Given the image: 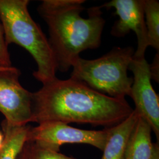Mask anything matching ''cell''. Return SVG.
<instances>
[{"mask_svg":"<svg viewBox=\"0 0 159 159\" xmlns=\"http://www.w3.org/2000/svg\"><path fill=\"white\" fill-rule=\"evenodd\" d=\"M3 139H4V136H3L2 134L0 132V148H1V147H2V145Z\"/></svg>","mask_w":159,"mask_h":159,"instance_id":"cell-17","label":"cell"},{"mask_svg":"<svg viewBox=\"0 0 159 159\" xmlns=\"http://www.w3.org/2000/svg\"><path fill=\"white\" fill-rule=\"evenodd\" d=\"M29 2L0 0V21L7 45L16 44L29 52L37 65L33 76L44 84L57 78V64L48 39L29 12Z\"/></svg>","mask_w":159,"mask_h":159,"instance_id":"cell-3","label":"cell"},{"mask_svg":"<svg viewBox=\"0 0 159 159\" xmlns=\"http://www.w3.org/2000/svg\"><path fill=\"white\" fill-rule=\"evenodd\" d=\"M0 66L5 67H12L11 61L8 45L6 43L4 30L0 21Z\"/></svg>","mask_w":159,"mask_h":159,"instance_id":"cell-14","label":"cell"},{"mask_svg":"<svg viewBox=\"0 0 159 159\" xmlns=\"http://www.w3.org/2000/svg\"><path fill=\"white\" fill-rule=\"evenodd\" d=\"M102 8L115 9L119 16L111 29V34L116 37H122L134 31L137 36V47L133 58H144L148 48V31L144 18V0H113L100 6Z\"/></svg>","mask_w":159,"mask_h":159,"instance_id":"cell-8","label":"cell"},{"mask_svg":"<svg viewBox=\"0 0 159 159\" xmlns=\"http://www.w3.org/2000/svg\"><path fill=\"white\" fill-rule=\"evenodd\" d=\"M17 159H77L27 141Z\"/></svg>","mask_w":159,"mask_h":159,"instance_id":"cell-13","label":"cell"},{"mask_svg":"<svg viewBox=\"0 0 159 159\" xmlns=\"http://www.w3.org/2000/svg\"><path fill=\"white\" fill-rule=\"evenodd\" d=\"M134 52L131 47H114L96 59L86 60L80 56L72 65L70 78L108 96L125 98L130 96L133 82L127 70Z\"/></svg>","mask_w":159,"mask_h":159,"instance_id":"cell-4","label":"cell"},{"mask_svg":"<svg viewBox=\"0 0 159 159\" xmlns=\"http://www.w3.org/2000/svg\"><path fill=\"white\" fill-rule=\"evenodd\" d=\"M159 55L157 52L154 58L153 61L151 65L149 64V70L151 79L156 81L159 82Z\"/></svg>","mask_w":159,"mask_h":159,"instance_id":"cell-15","label":"cell"},{"mask_svg":"<svg viewBox=\"0 0 159 159\" xmlns=\"http://www.w3.org/2000/svg\"><path fill=\"white\" fill-rule=\"evenodd\" d=\"M85 0H44L37 10L48 29V39L57 70H69L82 51L98 48L105 25L100 6L88 9V18L81 16Z\"/></svg>","mask_w":159,"mask_h":159,"instance_id":"cell-2","label":"cell"},{"mask_svg":"<svg viewBox=\"0 0 159 159\" xmlns=\"http://www.w3.org/2000/svg\"><path fill=\"white\" fill-rule=\"evenodd\" d=\"M20 71L10 67L0 71V112L9 125H26L32 119V94L23 87Z\"/></svg>","mask_w":159,"mask_h":159,"instance_id":"cell-6","label":"cell"},{"mask_svg":"<svg viewBox=\"0 0 159 159\" xmlns=\"http://www.w3.org/2000/svg\"><path fill=\"white\" fill-rule=\"evenodd\" d=\"M8 68H9V67H5L0 66V71H1V70H6V69Z\"/></svg>","mask_w":159,"mask_h":159,"instance_id":"cell-18","label":"cell"},{"mask_svg":"<svg viewBox=\"0 0 159 159\" xmlns=\"http://www.w3.org/2000/svg\"><path fill=\"white\" fill-rule=\"evenodd\" d=\"M4 139L0 148V159H17L27 141L30 127L9 125L4 120L2 123Z\"/></svg>","mask_w":159,"mask_h":159,"instance_id":"cell-11","label":"cell"},{"mask_svg":"<svg viewBox=\"0 0 159 159\" xmlns=\"http://www.w3.org/2000/svg\"><path fill=\"white\" fill-rule=\"evenodd\" d=\"M151 127L139 117L131 134L124 159H150L153 152Z\"/></svg>","mask_w":159,"mask_h":159,"instance_id":"cell-10","label":"cell"},{"mask_svg":"<svg viewBox=\"0 0 159 159\" xmlns=\"http://www.w3.org/2000/svg\"><path fill=\"white\" fill-rule=\"evenodd\" d=\"M139 117L134 110L119 124L105 128L107 136L102 159H124L127 144Z\"/></svg>","mask_w":159,"mask_h":159,"instance_id":"cell-9","label":"cell"},{"mask_svg":"<svg viewBox=\"0 0 159 159\" xmlns=\"http://www.w3.org/2000/svg\"><path fill=\"white\" fill-rule=\"evenodd\" d=\"M150 159H159V143H154L153 152Z\"/></svg>","mask_w":159,"mask_h":159,"instance_id":"cell-16","label":"cell"},{"mask_svg":"<svg viewBox=\"0 0 159 159\" xmlns=\"http://www.w3.org/2000/svg\"><path fill=\"white\" fill-rule=\"evenodd\" d=\"M134 109L125 98L108 96L77 80L56 78L32 94L31 122L60 121L113 127Z\"/></svg>","mask_w":159,"mask_h":159,"instance_id":"cell-1","label":"cell"},{"mask_svg":"<svg viewBox=\"0 0 159 159\" xmlns=\"http://www.w3.org/2000/svg\"><path fill=\"white\" fill-rule=\"evenodd\" d=\"M129 70L133 74L130 96L140 117L146 121L159 141V97L151 83L149 64L145 58H133Z\"/></svg>","mask_w":159,"mask_h":159,"instance_id":"cell-7","label":"cell"},{"mask_svg":"<svg viewBox=\"0 0 159 159\" xmlns=\"http://www.w3.org/2000/svg\"><path fill=\"white\" fill-rule=\"evenodd\" d=\"M107 136V131L89 130L73 127L60 121H48L30 127L27 141L43 148L59 152L65 144H86L102 151Z\"/></svg>","mask_w":159,"mask_h":159,"instance_id":"cell-5","label":"cell"},{"mask_svg":"<svg viewBox=\"0 0 159 159\" xmlns=\"http://www.w3.org/2000/svg\"><path fill=\"white\" fill-rule=\"evenodd\" d=\"M144 18L148 31V46L159 50V2L157 0H144Z\"/></svg>","mask_w":159,"mask_h":159,"instance_id":"cell-12","label":"cell"}]
</instances>
